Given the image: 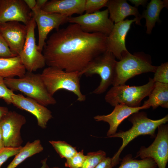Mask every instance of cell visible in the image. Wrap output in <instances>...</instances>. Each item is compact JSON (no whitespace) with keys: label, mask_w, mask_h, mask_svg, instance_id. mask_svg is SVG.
<instances>
[{"label":"cell","mask_w":168,"mask_h":168,"mask_svg":"<svg viewBox=\"0 0 168 168\" xmlns=\"http://www.w3.org/2000/svg\"><path fill=\"white\" fill-rule=\"evenodd\" d=\"M107 35L83 31L71 23L53 33L46 41L43 54L46 65L67 72H81L107 50Z\"/></svg>","instance_id":"6da1fadb"},{"label":"cell","mask_w":168,"mask_h":168,"mask_svg":"<svg viewBox=\"0 0 168 168\" xmlns=\"http://www.w3.org/2000/svg\"><path fill=\"white\" fill-rule=\"evenodd\" d=\"M128 120L133 125L130 129L125 131H120L108 137L120 138L122 140L121 146L111 158L113 167L119 163L121 160L119 157L121 152L135 138L142 135H149L152 138H155L156 129L160 125L168 122V115L160 119L152 120L148 118L146 113L138 111L131 115Z\"/></svg>","instance_id":"7a4b0ae2"},{"label":"cell","mask_w":168,"mask_h":168,"mask_svg":"<svg viewBox=\"0 0 168 168\" xmlns=\"http://www.w3.org/2000/svg\"><path fill=\"white\" fill-rule=\"evenodd\" d=\"M157 66L152 65L151 56L143 52L132 54L123 53L121 59L116 61L112 85L125 84L129 79L136 75L148 72H155Z\"/></svg>","instance_id":"3957f363"},{"label":"cell","mask_w":168,"mask_h":168,"mask_svg":"<svg viewBox=\"0 0 168 168\" xmlns=\"http://www.w3.org/2000/svg\"><path fill=\"white\" fill-rule=\"evenodd\" d=\"M4 82L13 91H20L44 106L56 103L55 98L48 91L40 74L27 71L21 77L4 78Z\"/></svg>","instance_id":"277c9868"},{"label":"cell","mask_w":168,"mask_h":168,"mask_svg":"<svg viewBox=\"0 0 168 168\" xmlns=\"http://www.w3.org/2000/svg\"><path fill=\"white\" fill-rule=\"evenodd\" d=\"M49 93L53 96L58 90L63 89L73 92L77 100L85 101L86 96L80 90V78L82 75L79 72H67L59 68L48 67L40 74Z\"/></svg>","instance_id":"5b68a950"},{"label":"cell","mask_w":168,"mask_h":168,"mask_svg":"<svg viewBox=\"0 0 168 168\" xmlns=\"http://www.w3.org/2000/svg\"><path fill=\"white\" fill-rule=\"evenodd\" d=\"M155 82L149 78L148 82L141 86H129L125 84L113 86L105 97V101L112 106L123 104L131 107L140 106L142 100L148 96Z\"/></svg>","instance_id":"8992f818"},{"label":"cell","mask_w":168,"mask_h":168,"mask_svg":"<svg viewBox=\"0 0 168 168\" xmlns=\"http://www.w3.org/2000/svg\"><path fill=\"white\" fill-rule=\"evenodd\" d=\"M115 57L107 50L95 58L81 72L90 77L96 74L99 75L101 81L98 86L92 92L100 94L105 92L113 81L116 60Z\"/></svg>","instance_id":"52a82bcc"},{"label":"cell","mask_w":168,"mask_h":168,"mask_svg":"<svg viewBox=\"0 0 168 168\" xmlns=\"http://www.w3.org/2000/svg\"><path fill=\"white\" fill-rule=\"evenodd\" d=\"M27 26V34L23 49L18 55L28 72H33L46 65L44 56L36 43L35 30L36 23L32 18Z\"/></svg>","instance_id":"ba28073f"},{"label":"cell","mask_w":168,"mask_h":168,"mask_svg":"<svg viewBox=\"0 0 168 168\" xmlns=\"http://www.w3.org/2000/svg\"><path fill=\"white\" fill-rule=\"evenodd\" d=\"M107 8L91 13H85L75 17H69L68 22L78 25L86 33H100L108 36L114 26V22L109 17Z\"/></svg>","instance_id":"9c48e42d"},{"label":"cell","mask_w":168,"mask_h":168,"mask_svg":"<svg viewBox=\"0 0 168 168\" xmlns=\"http://www.w3.org/2000/svg\"><path fill=\"white\" fill-rule=\"evenodd\" d=\"M155 139L148 147H141L135 158L152 159L158 168H166L168 161V125L163 124L158 127Z\"/></svg>","instance_id":"30bf717a"},{"label":"cell","mask_w":168,"mask_h":168,"mask_svg":"<svg viewBox=\"0 0 168 168\" xmlns=\"http://www.w3.org/2000/svg\"><path fill=\"white\" fill-rule=\"evenodd\" d=\"M32 18L37 26L39 50L42 52L49 32L53 29L59 30L60 26L68 22V17L59 14L45 12L36 6L31 10Z\"/></svg>","instance_id":"8fae6325"},{"label":"cell","mask_w":168,"mask_h":168,"mask_svg":"<svg viewBox=\"0 0 168 168\" xmlns=\"http://www.w3.org/2000/svg\"><path fill=\"white\" fill-rule=\"evenodd\" d=\"M26 122L25 116L15 111H9L0 119L5 147H18L21 146L23 140L20 130Z\"/></svg>","instance_id":"7c38bea8"},{"label":"cell","mask_w":168,"mask_h":168,"mask_svg":"<svg viewBox=\"0 0 168 168\" xmlns=\"http://www.w3.org/2000/svg\"><path fill=\"white\" fill-rule=\"evenodd\" d=\"M32 18L31 11L24 0H0V24L16 21L27 25Z\"/></svg>","instance_id":"4fadbf2b"},{"label":"cell","mask_w":168,"mask_h":168,"mask_svg":"<svg viewBox=\"0 0 168 168\" xmlns=\"http://www.w3.org/2000/svg\"><path fill=\"white\" fill-rule=\"evenodd\" d=\"M134 22L138 25L137 20L135 18L114 23L111 32L107 36V50L111 52L119 60L121 59L122 54L128 51L126 47L125 39L131 25Z\"/></svg>","instance_id":"5bb4252c"},{"label":"cell","mask_w":168,"mask_h":168,"mask_svg":"<svg viewBox=\"0 0 168 168\" xmlns=\"http://www.w3.org/2000/svg\"><path fill=\"white\" fill-rule=\"evenodd\" d=\"M27 30V25L18 21H12L0 24V32L11 51L17 55L23 47Z\"/></svg>","instance_id":"9a60e30c"},{"label":"cell","mask_w":168,"mask_h":168,"mask_svg":"<svg viewBox=\"0 0 168 168\" xmlns=\"http://www.w3.org/2000/svg\"><path fill=\"white\" fill-rule=\"evenodd\" d=\"M12 98V104L32 114L36 118L39 126L43 129L46 128L48 122L53 118V116L51 112L46 106L21 94L14 93Z\"/></svg>","instance_id":"2e32d148"},{"label":"cell","mask_w":168,"mask_h":168,"mask_svg":"<svg viewBox=\"0 0 168 168\" xmlns=\"http://www.w3.org/2000/svg\"><path fill=\"white\" fill-rule=\"evenodd\" d=\"M150 107L147 105L138 107H131L123 104L116 105L113 111L106 115H97L94 117L96 121H104L109 125V129L107 133L106 138L116 133L118 128L120 124L132 114L143 109H146Z\"/></svg>","instance_id":"e0dca14e"},{"label":"cell","mask_w":168,"mask_h":168,"mask_svg":"<svg viewBox=\"0 0 168 168\" xmlns=\"http://www.w3.org/2000/svg\"><path fill=\"white\" fill-rule=\"evenodd\" d=\"M85 2L86 0H51L48 1L41 9L69 17L75 14H83Z\"/></svg>","instance_id":"ac0fdd59"},{"label":"cell","mask_w":168,"mask_h":168,"mask_svg":"<svg viewBox=\"0 0 168 168\" xmlns=\"http://www.w3.org/2000/svg\"><path fill=\"white\" fill-rule=\"evenodd\" d=\"M106 7L108 10L110 18L114 23L123 21L127 16L133 15L138 21V25L141 26V15L138 8L132 6L126 0H108Z\"/></svg>","instance_id":"d6986e66"},{"label":"cell","mask_w":168,"mask_h":168,"mask_svg":"<svg viewBox=\"0 0 168 168\" xmlns=\"http://www.w3.org/2000/svg\"><path fill=\"white\" fill-rule=\"evenodd\" d=\"M168 2V0H151L147 3L146 9L141 15V18H144L146 19L147 34H151L156 23L160 22V12L163 8H167Z\"/></svg>","instance_id":"ffe728a7"},{"label":"cell","mask_w":168,"mask_h":168,"mask_svg":"<svg viewBox=\"0 0 168 168\" xmlns=\"http://www.w3.org/2000/svg\"><path fill=\"white\" fill-rule=\"evenodd\" d=\"M26 72L18 55L9 58H0V77L4 78L21 77Z\"/></svg>","instance_id":"44dd1931"},{"label":"cell","mask_w":168,"mask_h":168,"mask_svg":"<svg viewBox=\"0 0 168 168\" xmlns=\"http://www.w3.org/2000/svg\"><path fill=\"white\" fill-rule=\"evenodd\" d=\"M143 105H147L155 109L159 106L168 108V84L155 82L154 87Z\"/></svg>","instance_id":"7402d4cb"},{"label":"cell","mask_w":168,"mask_h":168,"mask_svg":"<svg viewBox=\"0 0 168 168\" xmlns=\"http://www.w3.org/2000/svg\"><path fill=\"white\" fill-rule=\"evenodd\" d=\"M43 149L40 140L36 139L32 142H28L7 168H15L27 158L41 152Z\"/></svg>","instance_id":"603a6c76"},{"label":"cell","mask_w":168,"mask_h":168,"mask_svg":"<svg viewBox=\"0 0 168 168\" xmlns=\"http://www.w3.org/2000/svg\"><path fill=\"white\" fill-rule=\"evenodd\" d=\"M120 163L118 168H157V165L154 161L150 158L138 160L133 158L132 155L129 154L125 156Z\"/></svg>","instance_id":"cb8c5ba5"},{"label":"cell","mask_w":168,"mask_h":168,"mask_svg":"<svg viewBox=\"0 0 168 168\" xmlns=\"http://www.w3.org/2000/svg\"><path fill=\"white\" fill-rule=\"evenodd\" d=\"M49 142L62 158H69L77 152L76 147H73L65 141L51 140Z\"/></svg>","instance_id":"d4e9b609"},{"label":"cell","mask_w":168,"mask_h":168,"mask_svg":"<svg viewBox=\"0 0 168 168\" xmlns=\"http://www.w3.org/2000/svg\"><path fill=\"white\" fill-rule=\"evenodd\" d=\"M106 157V153L101 150L88 152L86 160L80 168H94Z\"/></svg>","instance_id":"484cf974"},{"label":"cell","mask_w":168,"mask_h":168,"mask_svg":"<svg viewBox=\"0 0 168 168\" xmlns=\"http://www.w3.org/2000/svg\"><path fill=\"white\" fill-rule=\"evenodd\" d=\"M86 158V155L84 154L83 150L77 152L72 157L66 159L65 163L66 167L69 168H80Z\"/></svg>","instance_id":"4316f807"},{"label":"cell","mask_w":168,"mask_h":168,"mask_svg":"<svg viewBox=\"0 0 168 168\" xmlns=\"http://www.w3.org/2000/svg\"><path fill=\"white\" fill-rule=\"evenodd\" d=\"M155 82L168 84V63H162L157 66L153 78Z\"/></svg>","instance_id":"83f0119b"},{"label":"cell","mask_w":168,"mask_h":168,"mask_svg":"<svg viewBox=\"0 0 168 168\" xmlns=\"http://www.w3.org/2000/svg\"><path fill=\"white\" fill-rule=\"evenodd\" d=\"M108 0H86L84 10L86 13H91L106 7Z\"/></svg>","instance_id":"f1b7e54d"},{"label":"cell","mask_w":168,"mask_h":168,"mask_svg":"<svg viewBox=\"0 0 168 168\" xmlns=\"http://www.w3.org/2000/svg\"><path fill=\"white\" fill-rule=\"evenodd\" d=\"M22 147H5L0 151V167L10 157L16 155Z\"/></svg>","instance_id":"f546056e"},{"label":"cell","mask_w":168,"mask_h":168,"mask_svg":"<svg viewBox=\"0 0 168 168\" xmlns=\"http://www.w3.org/2000/svg\"><path fill=\"white\" fill-rule=\"evenodd\" d=\"M14 94L13 91L6 85L4 79L0 77V98L3 99L7 104H12V96Z\"/></svg>","instance_id":"4dcf8cb0"},{"label":"cell","mask_w":168,"mask_h":168,"mask_svg":"<svg viewBox=\"0 0 168 168\" xmlns=\"http://www.w3.org/2000/svg\"><path fill=\"white\" fill-rule=\"evenodd\" d=\"M17 56L11 51L0 32V58H9Z\"/></svg>","instance_id":"1f68e13d"},{"label":"cell","mask_w":168,"mask_h":168,"mask_svg":"<svg viewBox=\"0 0 168 168\" xmlns=\"http://www.w3.org/2000/svg\"><path fill=\"white\" fill-rule=\"evenodd\" d=\"M112 159L106 157L99 162L94 168H112Z\"/></svg>","instance_id":"d6a6232c"},{"label":"cell","mask_w":168,"mask_h":168,"mask_svg":"<svg viewBox=\"0 0 168 168\" xmlns=\"http://www.w3.org/2000/svg\"><path fill=\"white\" fill-rule=\"evenodd\" d=\"M132 4L134 5V7H138L139 6L142 5L145 7L147 4V0H129Z\"/></svg>","instance_id":"836d02e7"},{"label":"cell","mask_w":168,"mask_h":168,"mask_svg":"<svg viewBox=\"0 0 168 168\" xmlns=\"http://www.w3.org/2000/svg\"><path fill=\"white\" fill-rule=\"evenodd\" d=\"M24 1L27 6L31 11L36 6V1L35 0H24Z\"/></svg>","instance_id":"e575fe53"},{"label":"cell","mask_w":168,"mask_h":168,"mask_svg":"<svg viewBox=\"0 0 168 168\" xmlns=\"http://www.w3.org/2000/svg\"><path fill=\"white\" fill-rule=\"evenodd\" d=\"M36 1V6L37 7L40 9H42V8L45 5L46 2L48 1V0H37Z\"/></svg>","instance_id":"d590c367"},{"label":"cell","mask_w":168,"mask_h":168,"mask_svg":"<svg viewBox=\"0 0 168 168\" xmlns=\"http://www.w3.org/2000/svg\"><path fill=\"white\" fill-rule=\"evenodd\" d=\"M9 110L7 108L0 106V119L5 115Z\"/></svg>","instance_id":"8d00e7d4"},{"label":"cell","mask_w":168,"mask_h":168,"mask_svg":"<svg viewBox=\"0 0 168 168\" xmlns=\"http://www.w3.org/2000/svg\"><path fill=\"white\" fill-rule=\"evenodd\" d=\"M41 162L42 164V166L40 168H50L47 164V158L42 160Z\"/></svg>","instance_id":"74e56055"},{"label":"cell","mask_w":168,"mask_h":168,"mask_svg":"<svg viewBox=\"0 0 168 168\" xmlns=\"http://www.w3.org/2000/svg\"><path fill=\"white\" fill-rule=\"evenodd\" d=\"M0 141H3L2 131L1 127L0 125Z\"/></svg>","instance_id":"f35d334b"},{"label":"cell","mask_w":168,"mask_h":168,"mask_svg":"<svg viewBox=\"0 0 168 168\" xmlns=\"http://www.w3.org/2000/svg\"><path fill=\"white\" fill-rule=\"evenodd\" d=\"M5 147L3 141H0V151Z\"/></svg>","instance_id":"ab89813d"},{"label":"cell","mask_w":168,"mask_h":168,"mask_svg":"<svg viewBox=\"0 0 168 168\" xmlns=\"http://www.w3.org/2000/svg\"><path fill=\"white\" fill-rule=\"evenodd\" d=\"M60 168L58 166H54V167H52L51 168Z\"/></svg>","instance_id":"60d3db41"}]
</instances>
